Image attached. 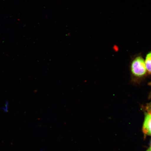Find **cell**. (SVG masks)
I'll list each match as a JSON object with an SVG mask.
<instances>
[{
    "mask_svg": "<svg viewBox=\"0 0 151 151\" xmlns=\"http://www.w3.org/2000/svg\"><path fill=\"white\" fill-rule=\"evenodd\" d=\"M147 151H151V149H150V150H149Z\"/></svg>",
    "mask_w": 151,
    "mask_h": 151,
    "instance_id": "obj_6",
    "label": "cell"
},
{
    "mask_svg": "<svg viewBox=\"0 0 151 151\" xmlns=\"http://www.w3.org/2000/svg\"><path fill=\"white\" fill-rule=\"evenodd\" d=\"M147 109H148L149 112L151 113V102L147 106Z\"/></svg>",
    "mask_w": 151,
    "mask_h": 151,
    "instance_id": "obj_5",
    "label": "cell"
},
{
    "mask_svg": "<svg viewBox=\"0 0 151 151\" xmlns=\"http://www.w3.org/2000/svg\"><path fill=\"white\" fill-rule=\"evenodd\" d=\"M9 103L8 101H6L4 104V106L1 108L4 112L7 113L9 112Z\"/></svg>",
    "mask_w": 151,
    "mask_h": 151,
    "instance_id": "obj_4",
    "label": "cell"
},
{
    "mask_svg": "<svg viewBox=\"0 0 151 151\" xmlns=\"http://www.w3.org/2000/svg\"><path fill=\"white\" fill-rule=\"evenodd\" d=\"M145 62L147 71L151 74V52L147 55Z\"/></svg>",
    "mask_w": 151,
    "mask_h": 151,
    "instance_id": "obj_3",
    "label": "cell"
},
{
    "mask_svg": "<svg viewBox=\"0 0 151 151\" xmlns=\"http://www.w3.org/2000/svg\"><path fill=\"white\" fill-rule=\"evenodd\" d=\"M143 131L146 134L151 135V113L146 114L143 124Z\"/></svg>",
    "mask_w": 151,
    "mask_h": 151,
    "instance_id": "obj_2",
    "label": "cell"
},
{
    "mask_svg": "<svg viewBox=\"0 0 151 151\" xmlns=\"http://www.w3.org/2000/svg\"><path fill=\"white\" fill-rule=\"evenodd\" d=\"M131 71L136 76H143L147 72L146 64L144 59L140 56L137 57L133 60L132 63Z\"/></svg>",
    "mask_w": 151,
    "mask_h": 151,
    "instance_id": "obj_1",
    "label": "cell"
}]
</instances>
